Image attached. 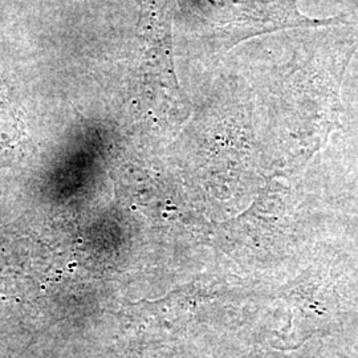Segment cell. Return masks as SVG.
I'll return each mask as SVG.
<instances>
[{"label": "cell", "instance_id": "cell-1", "mask_svg": "<svg viewBox=\"0 0 358 358\" xmlns=\"http://www.w3.org/2000/svg\"><path fill=\"white\" fill-rule=\"evenodd\" d=\"M178 4L192 32L226 48L279 29L344 23L340 17L310 19L299 11L297 0H178Z\"/></svg>", "mask_w": 358, "mask_h": 358}]
</instances>
